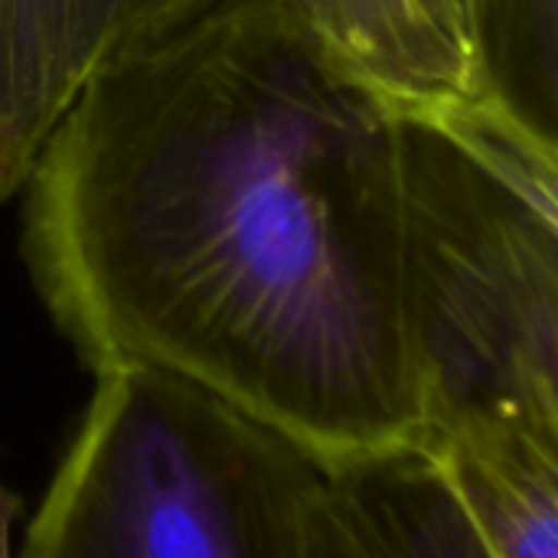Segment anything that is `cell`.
Listing matches in <instances>:
<instances>
[{
  "label": "cell",
  "mask_w": 558,
  "mask_h": 558,
  "mask_svg": "<svg viewBox=\"0 0 558 558\" xmlns=\"http://www.w3.org/2000/svg\"><path fill=\"white\" fill-rule=\"evenodd\" d=\"M402 108L298 0H209L101 59L23 180L78 363L157 369L320 468L425 441Z\"/></svg>",
  "instance_id": "cell-1"
},
{
  "label": "cell",
  "mask_w": 558,
  "mask_h": 558,
  "mask_svg": "<svg viewBox=\"0 0 558 558\" xmlns=\"http://www.w3.org/2000/svg\"><path fill=\"white\" fill-rule=\"evenodd\" d=\"M402 124L422 448L558 445V141L487 95Z\"/></svg>",
  "instance_id": "cell-2"
},
{
  "label": "cell",
  "mask_w": 558,
  "mask_h": 558,
  "mask_svg": "<svg viewBox=\"0 0 558 558\" xmlns=\"http://www.w3.org/2000/svg\"><path fill=\"white\" fill-rule=\"evenodd\" d=\"M92 376L16 558H307L320 461L167 373Z\"/></svg>",
  "instance_id": "cell-3"
},
{
  "label": "cell",
  "mask_w": 558,
  "mask_h": 558,
  "mask_svg": "<svg viewBox=\"0 0 558 558\" xmlns=\"http://www.w3.org/2000/svg\"><path fill=\"white\" fill-rule=\"evenodd\" d=\"M209 0H0V199L23 180L92 69Z\"/></svg>",
  "instance_id": "cell-4"
},
{
  "label": "cell",
  "mask_w": 558,
  "mask_h": 558,
  "mask_svg": "<svg viewBox=\"0 0 558 558\" xmlns=\"http://www.w3.org/2000/svg\"><path fill=\"white\" fill-rule=\"evenodd\" d=\"M307 558H494L445 468L402 448L324 468Z\"/></svg>",
  "instance_id": "cell-5"
},
{
  "label": "cell",
  "mask_w": 558,
  "mask_h": 558,
  "mask_svg": "<svg viewBox=\"0 0 558 558\" xmlns=\"http://www.w3.org/2000/svg\"><path fill=\"white\" fill-rule=\"evenodd\" d=\"M425 451L445 468L494 558H558V445L484 438Z\"/></svg>",
  "instance_id": "cell-6"
},
{
  "label": "cell",
  "mask_w": 558,
  "mask_h": 558,
  "mask_svg": "<svg viewBox=\"0 0 558 558\" xmlns=\"http://www.w3.org/2000/svg\"><path fill=\"white\" fill-rule=\"evenodd\" d=\"M481 95L558 141V0H461Z\"/></svg>",
  "instance_id": "cell-7"
},
{
  "label": "cell",
  "mask_w": 558,
  "mask_h": 558,
  "mask_svg": "<svg viewBox=\"0 0 558 558\" xmlns=\"http://www.w3.org/2000/svg\"><path fill=\"white\" fill-rule=\"evenodd\" d=\"M16 510H20V500L7 487H0V558H13V553H10V530H13Z\"/></svg>",
  "instance_id": "cell-8"
}]
</instances>
